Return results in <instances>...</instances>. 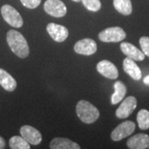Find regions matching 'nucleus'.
Returning <instances> with one entry per match:
<instances>
[{
  "label": "nucleus",
  "mask_w": 149,
  "mask_h": 149,
  "mask_svg": "<svg viewBox=\"0 0 149 149\" xmlns=\"http://www.w3.org/2000/svg\"><path fill=\"white\" fill-rule=\"evenodd\" d=\"M47 31L54 41L57 42H64L69 35V31L66 27L54 22L48 24L47 26Z\"/></svg>",
  "instance_id": "nucleus-9"
},
{
  "label": "nucleus",
  "mask_w": 149,
  "mask_h": 149,
  "mask_svg": "<svg viewBox=\"0 0 149 149\" xmlns=\"http://www.w3.org/2000/svg\"><path fill=\"white\" fill-rule=\"evenodd\" d=\"M52 149H80V145L73 141L65 138H56L50 143Z\"/></svg>",
  "instance_id": "nucleus-15"
},
{
  "label": "nucleus",
  "mask_w": 149,
  "mask_h": 149,
  "mask_svg": "<svg viewBox=\"0 0 149 149\" xmlns=\"http://www.w3.org/2000/svg\"><path fill=\"white\" fill-rule=\"evenodd\" d=\"M21 136L27 141L28 143L32 145H38L42 142V133L37 128L29 125H24L20 128Z\"/></svg>",
  "instance_id": "nucleus-11"
},
{
  "label": "nucleus",
  "mask_w": 149,
  "mask_h": 149,
  "mask_svg": "<svg viewBox=\"0 0 149 149\" xmlns=\"http://www.w3.org/2000/svg\"><path fill=\"white\" fill-rule=\"evenodd\" d=\"M44 10L55 17H62L67 13L66 7L61 0H47L44 3Z\"/></svg>",
  "instance_id": "nucleus-6"
},
{
  "label": "nucleus",
  "mask_w": 149,
  "mask_h": 149,
  "mask_svg": "<svg viewBox=\"0 0 149 149\" xmlns=\"http://www.w3.org/2000/svg\"><path fill=\"white\" fill-rule=\"evenodd\" d=\"M113 88L114 93L111 96V104H117L118 103L122 101L125 97V95L127 93V88L122 81H116L113 85Z\"/></svg>",
  "instance_id": "nucleus-17"
},
{
  "label": "nucleus",
  "mask_w": 149,
  "mask_h": 149,
  "mask_svg": "<svg viewBox=\"0 0 149 149\" xmlns=\"http://www.w3.org/2000/svg\"><path fill=\"white\" fill-rule=\"evenodd\" d=\"M139 44L142 48V51L145 56L149 57V37H142L139 40Z\"/></svg>",
  "instance_id": "nucleus-22"
},
{
  "label": "nucleus",
  "mask_w": 149,
  "mask_h": 149,
  "mask_svg": "<svg viewBox=\"0 0 149 149\" xmlns=\"http://www.w3.org/2000/svg\"><path fill=\"white\" fill-rule=\"evenodd\" d=\"M143 83L146 85H148L149 86V74L146 75L143 78Z\"/></svg>",
  "instance_id": "nucleus-25"
},
{
  "label": "nucleus",
  "mask_w": 149,
  "mask_h": 149,
  "mask_svg": "<svg viewBox=\"0 0 149 149\" xmlns=\"http://www.w3.org/2000/svg\"><path fill=\"white\" fill-rule=\"evenodd\" d=\"M113 7L123 15H130L133 12L131 0H113Z\"/></svg>",
  "instance_id": "nucleus-18"
},
{
  "label": "nucleus",
  "mask_w": 149,
  "mask_h": 149,
  "mask_svg": "<svg viewBox=\"0 0 149 149\" xmlns=\"http://www.w3.org/2000/svg\"><path fill=\"white\" fill-rule=\"evenodd\" d=\"M22 4L27 8L33 9L40 5L42 0H20Z\"/></svg>",
  "instance_id": "nucleus-23"
},
{
  "label": "nucleus",
  "mask_w": 149,
  "mask_h": 149,
  "mask_svg": "<svg viewBox=\"0 0 149 149\" xmlns=\"http://www.w3.org/2000/svg\"><path fill=\"white\" fill-rule=\"evenodd\" d=\"M74 52L76 53L85 56H91L96 52L97 44L91 38H85L78 41L74 47Z\"/></svg>",
  "instance_id": "nucleus-8"
},
{
  "label": "nucleus",
  "mask_w": 149,
  "mask_h": 149,
  "mask_svg": "<svg viewBox=\"0 0 149 149\" xmlns=\"http://www.w3.org/2000/svg\"><path fill=\"white\" fill-rule=\"evenodd\" d=\"M127 145L130 149L149 148V136L145 133H138L128 139Z\"/></svg>",
  "instance_id": "nucleus-12"
},
{
  "label": "nucleus",
  "mask_w": 149,
  "mask_h": 149,
  "mask_svg": "<svg viewBox=\"0 0 149 149\" xmlns=\"http://www.w3.org/2000/svg\"><path fill=\"white\" fill-rule=\"evenodd\" d=\"M72 1H74V2H76V3H78V2H80L81 0H72Z\"/></svg>",
  "instance_id": "nucleus-26"
},
{
  "label": "nucleus",
  "mask_w": 149,
  "mask_h": 149,
  "mask_svg": "<svg viewBox=\"0 0 149 149\" xmlns=\"http://www.w3.org/2000/svg\"><path fill=\"white\" fill-rule=\"evenodd\" d=\"M137 107V100L134 96H128L123 100L120 106L116 110V116L118 118H126L132 114Z\"/></svg>",
  "instance_id": "nucleus-7"
},
{
  "label": "nucleus",
  "mask_w": 149,
  "mask_h": 149,
  "mask_svg": "<svg viewBox=\"0 0 149 149\" xmlns=\"http://www.w3.org/2000/svg\"><path fill=\"white\" fill-rule=\"evenodd\" d=\"M7 42L13 53L20 58H26L29 55V47L27 40L20 32L9 30L7 33Z\"/></svg>",
  "instance_id": "nucleus-1"
},
{
  "label": "nucleus",
  "mask_w": 149,
  "mask_h": 149,
  "mask_svg": "<svg viewBox=\"0 0 149 149\" xmlns=\"http://www.w3.org/2000/svg\"><path fill=\"white\" fill-rule=\"evenodd\" d=\"M137 121L140 129L147 130L149 128V111L147 109H141L138 113Z\"/></svg>",
  "instance_id": "nucleus-20"
},
{
  "label": "nucleus",
  "mask_w": 149,
  "mask_h": 149,
  "mask_svg": "<svg viewBox=\"0 0 149 149\" xmlns=\"http://www.w3.org/2000/svg\"><path fill=\"white\" fill-rule=\"evenodd\" d=\"M96 69L100 74L110 80H115L118 76L117 67L111 61L107 60H103L100 61L96 65Z\"/></svg>",
  "instance_id": "nucleus-10"
},
{
  "label": "nucleus",
  "mask_w": 149,
  "mask_h": 149,
  "mask_svg": "<svg viewBox=\"0 0 149 149\" xmlns=\"http://www.w3.org/2000/svg\"><path fill=\"white\" fill-rule=\"evenodd\" d=\"M1 13L3 19L12 27L19 28L22 26V17L13 7L8 4L3 5L1 8Z\"/></svg>",
  "instance_id": "nucleus-4"
},
{
  "label": "nucleus",
  "mask_w": 149,
  "mask_h": 149,
  "mask_svg": "<svg viewBox=\"0 0 149 149\" xmlns=\"http://www.w3.org/2000/svg\"><path fill=\"white\" fill-rule=\"evenodd\" d=\"M5 141H4V139H3L1 136H0V149H3L5 148Z\"/></svg>",
  "instance_id": "nucleus-24"
},
{
  "label": "nucleus",
  "mask_w": 149,
  "mask_h": 149,
  "mask_svg": "<svg viewBox=\"0 0 149 149\" xmlns=\"http://www.w3.org/2000/svg\"><path fill=\"white\" fill-rule=\"evenodd\" d=\"M123 70L134 80H139L142 78V71L136 64L135 61L133 59L127 57L123 60Z\"/></svg>",
  "instance_id": "nucleus-14"
},
{
  "label": "nucleus",
  "mask_w": 149,
  "mask_h": 149,
  "mask_svg": "<svg viewBox=\"0 0 149 149\" xmlns=\"http://www.w3.org/2000/svg\"><path fill=\"white\" fill-rule=\"evenodd\" d=\"M120 49L127 57L133 59L134 61H141L145 58V55L143 51H140L139 48H137L131 43L122 42L120 45Z\"/></svg>",
  "instance_id": "nucleus-13"
},
{
  "label": "nucleus",
  "mask_w": 149,
  "mask_h": 149,
  "mask_svg": "<svg viewBox=\"0 0 149 149\" xmlns=\"http://www.w3.org/2000/svg\"><path fill=\"white\" fill-rule=\"evenodd\" d=\"M83 4L88 10L98 12L101 8V3L100 0H81Z\"/></svg>",
  "instance_id": "nucleus-21"
},
{
  "label": "nucleus",
  "mask_w": 149,
  "mask_h": 149,
  "mask_svg": "<svg viewBox=\"0 0 149 149\" xmlns=\"http://www.w3.org/2000/svg\"><path fill=\"white\" fill-rule=\"evenodd\" d=\"M126 37L124 30L119 27H112L106 28L100 32L99 38L104 42H118Z\"/></svg>",
  "instance_id": "nucleus-3"
},
{
  "label": "nucleus",
  "mask_w": 149,
  "mask_h": 149,
  "mask_svg": "<svg viewBox=\"0 0 149 149\" xmlns=\"http://www.w3.org/2000/svg\"><path fill=\"white\" fill-rule=\"evenodd\" d=\"M76 113L80 120L85 123H95L100 117L99 109L91 103L86 100H80L76 104Z\"/></svg>",
  "instance_id": "nucleus-2"
},
{
  "label": "nucleus",
  "mask_w": 149,
  "mask_h": 149,
  "mask_svg": "<svg viewBox=\"0 0 149 149\" xmlns=\"http://www.w3.org/2000/svg\"><path fill=\"white\" fill-rule=\"evenodd\" d=\"M9 146L12 149H29L30 143H28L22 137L13 136L9 140Z\"/></svg>",
  "instance_id": "nucleus-19"
},
{
  "label": "nucleus",
  "mask_w": 149,
  "mask_h": 149,
  "mask_svg": "<svg viewBox=\"0 0 149 149\" xmlns=\"http://www.w3.org/2000/svg\"><path fill=\"white\" fill-rule=\"evenodd\" d=\"M0 85L8 91H13L17 87L15 79L2 68H0Z\"/></svg>",
  "instance_id": "nucleus-16"
},
{
  "label": "nucleus",
  "mask_w": 149,
  "mask_h": 149,
  "mask_svg": "<svg viewBox=\"0 0 149 149\" xmlns=\"http://www.w3.org/2000/svg\"><path fill=\"white\" fill-rule=\"evenodd\" d=\"M135 128L136 125L132 121H125L122 123L113 130L111 133V139L117 142L125 139L134 132Z\"/></svg>",
  "instance_id": "nucleus-5"
}]
</instances>
